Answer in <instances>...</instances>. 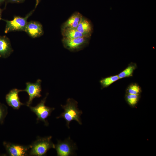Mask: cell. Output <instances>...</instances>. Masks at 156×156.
I'll use <instances>...</instances> for the list:
<instances>
[{"mask_svg":"<svg viewBox=\"0 0 156 156\" xmlns=\"http://www.w3.org/2000/svg\"><path fill=\"white\" fill-rule=\"evenodd\" d=\"M8 153L11 156H25L28 155L29 145L24 146L8 143L6 145Z\"/></svg>","mask_w":156,"mask_h":156,"instance_id":"cell-9","label":"cell"},{"mask_svg":"<svg viewBox=\"0 0 156 156\" xmlns=\"http://www.w3.org/2000/svg\"><path fill=\"white\" fill-rule=\"evenodd\" d=\"M25 0H7L8 3H21L23 2Z\"/></svg>","mask_w":156,"mask_h":156,"instance_id":"cell-19","label":"cell"},{"mask_svg":"<svg viewBox=\"0 0 156 156\" xmlns=\"http://www.w3.org/2000/svg\"><path fill=\"white\" fill-rule=\"evenodd\" d=\"M140 98V94H127L125 99L127 103L131 106H135L138 103Z\"/></svg>","mask_w":156,"mask_h":156,"instance_id":"cell-18","label":"cell"},{"mask_svg":"<svg viewBox=\"0 0 156 156\" xmlns=\"http://www.w3.org/2000/svg\"><path fill=\"white\" fill-rule=\"evenodd\" d=\"M137 67L135 63H130L126 68L118 75L119 79L132 77L133 72Z\"/></svg>","mask_w":156,"mask_h":156,"instance_id":"cell-15","label":"cell"},{"mask_svg":"<svg viewBox=\"0 0 156 156\" xmlns=\"http://www.w3.org/2000/svg\"><path fill=\"white\" fill-rule=\"evenodd\" d=\"M5 0H0V4L5 1Z\"/></svg>","mask_w":156,"mask_h":156,"instance_id":"cell-23","label":"cell"},{"mask_svg":"<svg viewBox=\"0 0 156 156\" xmlns=\"http://www.w3.org/2000/svg\"><path fill=\"white\" fill-rule=\"evenodd\" d=\"M82 17V15L79 12L74 13L64 23L62 29L67 27L76 28Z\"/></svg>","mask_w":156,"mask_h":156,"instance_id":"cell-13","label":"cell"},{"mask_svg":"<svg viewBox=\"0 0 156 156\" xmlns=\"http://www.w3.org/2000/svg\"><path fill=\"white\" fill-rule=\"evenodd\" d=\"M42 81L38 79L35 83L27 82L26 83V88L23 91L27 92L29 96V99L26 103V105L29 107L31 104L33 100L35 98H39L41 96V83Z\"/></svg>","mask_w":156,"mask_h":156,"instance_id":"cell-7","label":"cell"},{"mask_svg":"<svg viewBox=\"0 0 156 156\" xmlns=\"http://www.w3.org/2000/svg\"><path fill=\"white\" fill-rule=\"evenodd\" d=\"M25 31L33 38L39 37L43 34L42 25L39 22L35 21L27 22Z\"/></svg>","mask_w":156,"mask_h":156,"instance_id":"cell-10","label":"cell"},{"mask_svg":"<svg viewBox=\"0 0 156 156\" xmlns=\"http://www.w3.org/2000/svg\"><path fill=\"white\" fill-rule=\"evenodd\" d=\"M89 38L81 37L73 38H63L62 42L64 47L71 51L81 50L88 43Z\"/></svg>","mask_w":156,"mask_h":156,"instance_id":"cell-6","label":"cell"},{"mask_svg":"<svg viewBox=\"0 0 156 156\" xmlns=\"http://www.w3.org/2000/svg\"><path fill=\"white\" fill-rule=\"evenodd\" d=\"M22 91L23 90L14 88L10 90L6 96L8 104L14 109H18L21 105H25L20 101L18 96L19 92Z\"/></svg>","mask_w":156,"mask_h":156,"instance_id":"cell-8","label":"cell"},{"mask_svg":"<svg viewBox=\"0 0 156 156\" xmlns=\"http://www.w3.org/2000/svg\"><path fill=\"white\" fill-rule=\"evenodd\" d=\"M61 106L64 109V112L57 117L56 118H63L65 120L66 126L68 129L70 128V123L73 120L77 121L80 125L82 124L80 116L83 112L78 108L77 101L72 98H68L66 105H61Z\"/></svg>","mask_w":156,"mask_h":156,"instance_id":"cell-1","label":"cell"},{"mask_svg":"<svg viewBox=\"0 0 156 156\" xmlns=\"http://www.w3.org/2000/svg\"><path fill=\"white\" fill-rule=\"evenodd\" d=\"M4 116V110L2 107L0 106V120H1Z\"/></svg>","mask_w":156,"mask_h":156,"instance_id":"cell-20","label":"cell"},{"mask_svg":"<svg viewBox=\"0 0 156 156\" xmlns=\"http://www.w3.org/2000/svg\"><path fill=\"white\" fill-rule=\"evenodd\" d=\"M62 34L64 38H73L85 37L77 30V28L67 27L62 29Z\"/></svg>","mask_w":156,"mask_h":156,"instance_id":"cell-14","label":"cell"},{"mask_svg":"<svg viewBox=\"0 0 156 156\" xmlns=\"http://www.w3.org/2000/svg\"><path fill=\"white\" fill-rule=\"evenodd\" d=\"M34 10L31 11L25 17L15 16L11 20H3L6 23L4 31L5 33L15 31H25L28 22L27 20Z\"/></svg>","mask_w":156,"mask_h":156,"instance_id":"cell-4","label":"cell"},{"mask_svg":"<svg viewBox=\"0 0 156 156\" xmlns=\"http://www.w3.org/2000/svg\"><path fill=\"white\" fill-rule=\"evenodd\" d=\"M40 0H36V4L35 5V9L36 8L38 5V4Z\"/></svg>","mask_w":156,"mask_h":156,"instance_id":"cell-21","label":"cell"},{"mask_svg":"<svg viewBox=\"0 0 156 156\" xmlns=\"http://www.w3.org/2000/svg\"><path fill=\"white\" fill-rule=\"evenodd\" d=\"M10 42L6 36H0V55L1 57L6 58L13 52Z\"/></svg>","mask_w":156,"mask_h":156,"instance_id":"cell-11","label":"cell"},{"mask_svg":"<svg viewBox=\"0 0 156 156\" xmlns=\"http://www.w3.org/2000/svg\"><path fill=\"white\" fill-rule=\"evenodd\" d=\"M58 156H70L74 155L77 149L75 143L70 137L63 141L58 140L55 148Z\"/></svg>","mask_w":156,"mask_h":156,"instance_id":"cell-5","label":"cell"},{"mask_svg":"<svg viewBox=\"0 0 156 156\" xmlns=\"http://www.w3.org/2000/svg\"><path fill=\"white\" fill-rule=\"evenodd\" d=\"M52 136L45 137H38L37 139L29 145L28 154L31 156L45 155L51 148H55V144L53 142Z\"/></svg>","mask_w":156,"mask_h":156,"instance_id":"cell-2","label":"cell"},{"mask_svg":"<svg viewBox=\"0 0 156 156\" xmlns=\"http://www.w3.org/2000/svg\"><path fill=\"white\" fill-rule=\"evenodd\" d=\"M77 30L85 37L89 38L92 32V27L90 22L86 19L82 17L76 28Z\"/></svg>","mask_w":156,"mask_h":156,"instance_id":"cell-12","label":"cell"},{"mask_svg":"<svg viewBox=\"0 0 156 156\" xmlns=\"http://www.w3.org/2000/svg\"><path fill=\"white\" fill-rule=\"evenodd\" d=\"M2 10L0 8V20L1 19V14L2 13Z\"/></svg>","mask_w":156,"mask_h":156,"instance_id":"cell-22","label":"cell"},{"mask_svg":"<svg viewBox=\"0 0 156 156\" xmlns=\"http://www.w3.org/2000/svg\"><path fill=\"white\" fill-rule=\"evenodd\" d=\"M1 57V56H0V57Z\"/></svg>","mask_w":156,"mask_h":156,"instance_id":"cell-24","label":"cell"},{"mask_svg":"<svg viewBox=\"0 0 156 156\" xmlns=\"http://www.w3.org/2000/svg\"><path fill=\"white\" fill-rule=\"evenodd\" d=\"M119 79L118 75L110 76L102 78L100 81L101 89L107 88Z\"/></svg>","mask_w":156,"mask_h":156,"instance_id":"cell-16","label":"cell"},{"mask_svg":"<svg viewBox=\"0 0 156 156\" xmlns=\"http://www.w3.org/2000/svg\"><path fill=\"white\" fill-rule=\"evenodd\" d=\"M127 94H140L142 92L141 87L137 83H132L130 84L126 89Z\"/></svg>","mask_w":156,"mask_h":156,"instance_id":"cell-17","label":"cell"},{"mask_svg":"<svg viewBox=\"0 0 156 156\" xmlns=\"http://www.w3.org/2000/svg\"><path fill=\"white\" fill-rule=\"evenodd\" d=\"M48 95V93H47L45 97L36 106H29L31 111L37 116V122L39 121H42L46 126L49 125V123L46 119L50 116L52 112L55 109L54 108L50 107L45 105L46 100Z\"/></svg>","mask_w":156,"mask_h":156,"instance_id":"cell-3","label":"cell"}]
</instances>
